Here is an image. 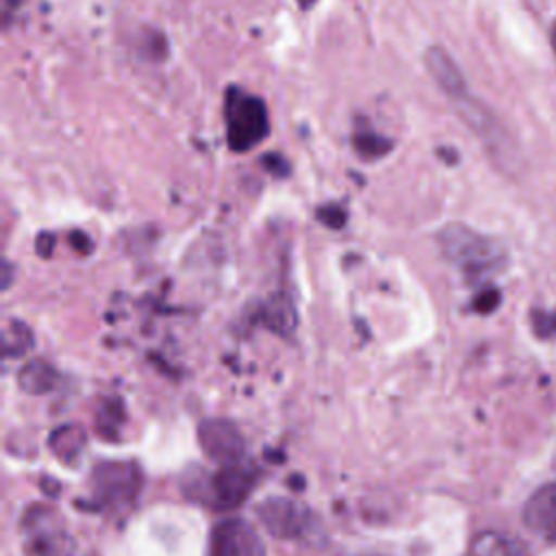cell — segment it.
Masks as SVG:
<instances>
[{"instance_id":"obj_1","label":"cell","mask_w":556,"mask_h":556,"mask_svg":"<svg viewBox=\"0 0 556 556\" xmlns=\"http://www.w3.org/2000/svg\"><path fill=\"white\" fill-rule=\"evenodd\" d=\"M437 241L447 263H452L469 280H484L495 276L506 265L504 248L495 239L480 235L465 224L443 226L437 235Z\"/></svg>"},{"instance_id":"obj_2","label":"cell","mask_w":556,"mask_h":556,"mask_svg":"<svg viewBox=\"0 0 556 556\" xmlns=\"http://www.w3.org/2000/svg\"><path fill=\"white\" fill-rule=\"evenodd\" d=\"M269 130L267 106L261 98L230 89L226 96V139L235 152L252 150Z\"/></svg>"},{"instance_id":"obj_3","label":"cell","mask_w":556,"mask_h":556,"mask_svg":"<svg viewBox=\"0 0 556 556\" xmlns=\"http://www.w3.org/2000/svg\"><path fill=\"white\" fill-rule=\"evenodd\" d=\"M141 469L135 460H102L89 478L91 500L98 508H124L141 491Z\"/></svg>"},{"instance_id":"obj_4","label":"cell","mask_w":556,"mask_h":556,"mask_svg":"<svg viewBox=\"0 0 556 556\" xmlns=\"http://www.w3.org/2000/svg\"><path fill=\"white\" fill-rule=\"evenodd\" d=\"M20 530L30 556H74L72 536L59 510L48 504L30 506L22 515Z\"/></svg>"},{"instance_id":"obj_5","label":"cell","mask_w":556,"mask_h":556,"mask_svg":"<svg viewBox=\"0 0 556 556\" xmlns=\"http://www.w3.org/2000/svg\"><path fill=\"white\" fill-rule=\"evenodd\" d=\"M256 484V471L243 460L219 465L217 471L206 476V493L204 504H211L215 508H237L254 489Z\"/></svg>"},{"instance_id":"obj_6","label":"cell","mask_w":556,"mask_h":556,"mask_svg":"<svg viewBox=\"0 0 556 556\" xmlns=\"http://www.w3.org/2000/svg\"><path fill=\"white\" fill-rule=\"evenodd\" d=\"M261 523L278 539H298L311 528V510L291 497H267L256 508Z\"/></svg>"},{"instance_id":"obj_7","label":"cell","mask_w":556,"mask_h":556,"mask_svg":"<svg viewBox=\"0 0 556 556\" xmlns=\"http://www.w3.org/2000/svg\"><path fill=\"white\" fill-rule=\"evenodd\" d=\"M206 556H265V545L245 519L230 517L213 528Z\"/></svg>"},{"instance_id":"obj_8","label":"cell","mask_w":556,"mask_h":556,"mask_svg":"<svg viewBox=\"0 0 556 556\" xmlns=\"http://www.w3.org/2000/svg\"><path fill=\"white\" fill-rule=\"evenodd\" d=\"M198 441L202 452L219 465L243 460L245 441L241 430L230 419H206L198 428Z\"/></svg>"},{"instance_id":"obj_9","label":"cell","mask_w":556,"mask_h":556,"mask_svg":"<svg viewBox=\"0 0 556 556\" xmlns=\"http://www.w3.org/2000/svg\"><path fill=\"white\" fill-rule=\"evenodd\" d=\"M523 523L539 539L556 543V482L539 486L523 506Z\"/></svg>"},{"instance_id":"obj_10","label":"cell","mask_w":556,"mask_h":556,"mask_svg":"<svg viewBox=\"0 0 556 556\" xmlns=\"http://www.w3.org/2000/svg\"><path fill=\"white\" fill-rule=\"evenodd\" d=\"M424 63H426L428 74L434 78V83L441 87V91L450 100L458 98L467 91V85H465V78H463L458 65L443 48H439V46L428 48L424 54Z\"/></svg>"},{"instance_id":"obj_11","label":"cell","mask_w":556,"mask_h":556,"mask_svg":"<svg viewBox=\"0 0 556 556\" xmlns=\"http://www.w3.org/2000/svg\"><path fill=\"white\" fill-rule=\"evenodd\" d=\"M465 556H530V552L517 536L486 530L471 541Z\"/></svg>"},{"instance_id":"obj_12","label":"cell","mask_w":556,"mask_h":556,"mask_svg":"<svg viewBox=\"0 0 556 556\" xmlns=\"http://www.w3.org/2000/svg\"><path fill=\"white\" fill-rule=\"evenodd\" d=\"M263 321L278 334H291L298 324L291 298L285 293H276L274 298H269L263 306Z\"/></svg>"},{"instance_id":"obj_13","label":"cell","mask_w":556,"mask_h":556,"mask_svg":"<svg viewBox=\"0 0 556 556\" xmlns=\"http://www.w3.org/2000/svg\"><path fill=\"white\" fill-rule=\"evenodd\" d=\"M56 380H59L56 371L46 361H39V358L26 363L17 376L20 387L28 393H48L52 391Z\"/></svg>"},{"instance_id":"obj_14","label":"cell","mask_w":556,"mask_h":556,"mask_svg":"<svg viewBox=\"0 0 556 556\" xmlns=\"http://www.w3.org/2000/svg\"><path fill=\"white\" fill-rule=\"evenodd\" d=\"M85 447V430L76 424H65L50 434V450L63 460L72 463Z\"/></svg>"},{"instance_id":"obj_15","label":"cell","mask_w":556,"mask_h":556,"mask_svg":"<svg viewBox=\"0 0 556 556\" xmlns=\"http://www.w3.org/2000/svg\"><path fill=\"white\" fill-rule=\"evenodd\" d=\"M352 143H354V150L363 156V159H378L382 154H387L391 150V141L384 139L382 135L369 130L367 126L358 128L352 137Z\"/></svg>"},{"instance_id":"obj_16","label":"cell","mask_w":556,"mask_h":556,"mask_svg":"<svg viewBox=\"0 0 556 556\" xmlns=\"http://www.w3.org/2000/svg\"><path fill=\"white\" fill-rule=\"evenodd\" d=\"M33 345V334L26 324L11 319L7 330H4V354L7 356H17L26 352Z\"/></svg>"},{"instance_id":"obj_17","label":"cell","mask_w":556,"mask_h":556,"mask_svg":"<svg viewBox=\"0 0 556 556\" xmlns=\"http://www.w3.org/2000/svg\"><path fill=\"white\" fill-rule=\"evenodd\" d=\"M117 424H122V406H119V402L106 400L98 413V430H100V434L111 437L109 428H117Z\"/></svg>"},{"instance_id":"obj_18","label":"cell","mask_w":556,"mask_h":556,"mask_svg":"<svg viewBox=\"0 0 556 556\" xmlns=\"http://www.w3.org/2000/svg\"><path fill=\"white\" fill-rule=\"evenodd\" d=\"M532 328L539 337H556V311H532Z\"/></svg>"},{"instance_id":"obj_19","label":"cell","mask_w":556,"mask_h":556,"mask_svg":"<svg viewBox=\"0 0 556 556\" xmlns=\"http://www.w3.org/2000/svg\"><path fill=\"white\" fill-rule=\"evenodd\" d=\"M500 302V293L495 289H482L476 298H473V308L480 313H489L497 306Z\"/></svg>"},{"instance_id":"obj_20","label":"cell","mask_w":556,"mask_h":556,"mask_svg":"<svg viewBox=\"0 0 556 556\" xmlns=\"http://www.w3.org/2000/svg\"><path fill=\"white\" fill-rule=\"evenodd\" d=\"M319 219L330 228H341L345 222V213L339 206H324L319 211Z\"/></svg>"},{"instance_id":"obj_21","label":"cell","mask_w":556,"mask_h":556,"mask_svg":"<svg viewBox=\"0 0 556 556\" xmlns=\"http://www.w3.org/2000/svg\"><path fill=\"white\" fill-rule=\"evenodd\" d=\"M52 245H54V237H52V235L41 232V235L37 237L35 248H37V252H39L41 256H48V254H50V250H52Z\"/></svg>"},{"instance_id":"obj_22","label":"cell","mask_w":556,"mask_h":556,"mask_svg":"<svg viewBox=\"0 0 556 556\" xmlns=\"http://www.w3.org/2000/svg\"><path fill=\"white\" fill-rule=\"evenodd\" d=\"M72 241H74V248H76L78 252H87V250H89V239H87L85 235H80V232H74Z\"/></svg>"},{"instance_id":"obj_23","label":"cell","mask_w":556,"mask_h":556,"mask_svg":"<svg viewBox=\"0 0 556 556\" xmlns=\"http://www.w3.org/2000/svg\"><path fill=\"white\" fill-rule=\"evenodd\" d=\"M298 4H300L302 9H311V7L315 4V0H298Z\"/></svg>"},{"instance_id":"obj_24","label":"cell","mask_w":556,"mask_h":556,"mask_svg":"<svg viewBox=\"0 0 556 556\" xmlns=\"http://www.w3.org/2000/svg\"><path fill=\"white\" fill-rule=\"evenodd\" d=\"M552 46H554V52H556V24L552 26Z\"/></svg>"}]
</instances>
